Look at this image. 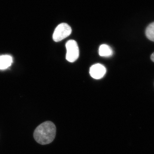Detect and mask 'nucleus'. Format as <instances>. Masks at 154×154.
<instances>
[{
    "label": "nucleus",
    "instance_id": "obj_4",
    "mask_svg": "<svg viewBox=\"0 0 154 154\" xmlns=\"http://www.w3.org/2000/svg\"><path fill=\"white\" fill-rule=\"evenodd\" d=\"M106 72V68L100 63L95 64L91 67L90 69L91 76L96 79H102L104 76Z\"/></svg>",
    "mask_w": 154,
    "mask_h": 154
},
{
    "label": "nucleus",
    "instance_id": "obj_7",
    "mask_svg": "<svg viewBox=\"0 0 154 154\" xmlns=\"http://www.w3.org/2000/svg\"><path fill=\"white\" fill-rule=\"evenodd\" d=\"M146 37L151 41L154 42V22L151 23L146 30Z\"/></svg>",
    "mask_w": 154,
    "mask_h": 154
},
{
    "label": "nucleus",
    "instance_id": "obj_6",
    "mask_svg": "<svg viewBox=\"0 0 154 154\" xmlns=\"http://www.w3.org/2000/svg\"><path fill=\"white\" fill-rule=\"evenodd\" d=\"M13 60L9 55H3L0 56V69H4L8 67L12 64Z\"/></svg>",
    "mask_w": 154,
    "mask_h": 154
},
{
    "label": "nucleus",
    "instance_id": "obj_5",
    "mask_svg": "<svg viewBox=\"0 0 154 154\" xmlns=\"http://www.w3.org/2000/svg\"><path fill=\"white\" fill-rule=\"evenodd\" d=\"M99 55L104 57H109L113 54V51L111 48L106 44H103L100 45L99 48Z\"/></svg>",
    "mask_w": 154,
    "mask_h": 154
},
{
    "label": "nucleus",
    "instance_id": "obj_2",
    "mask_svg": "<svg viewBox=\"0 0 154 154\" xmlns=\"http://www.w3.org/2000/svg\"><path fill=\"white\" fill-rule=\"evenodd\" d=\"M71 33L72 29L69 25L66 23H61L58 25L54 30L53 38L54 41L58 42L66 38Z\"/></svg>",
    "mask_w": 154,
    "mask_h": 154
},
{
    "label": "nucleus",
    "instance_id": "obj_3",
    "mask_svg": "<svg viewBox=\"0 0 154 154\" xmlns=\"http://www.w3.org/2000/svg\"><path fill=\"white\" fill-rule=\"evenodd\" d=\"M67 52L66 60L69 62H74L78 59L79 56V50L76 42L74 40H69L66 44Z\"/></svg>",
    "mask_w": 154,
    "mask_h": 154
},
{
    "label": "nucleus",
    "instance_id": "obj_8",
    "mask_svg": "<svg viewBox=\"0 0 154 154\" xmlns=\"http://www.w3.org/2000/svg\"><path fill=\"white\" fill-rule=\"evenodd\" d=\"M151 59L154 62V52L152 54L151 56Z\"/></svg>",
    "mask_w": 154,
    "mask_h": 154
},
{
    "label": "nucleus",
    "instance_id": "obj_1",
    "mask_svg": "<svg viewBox=\"0 0 154 154\" xmlns=\"http://www.w3.org/2000/svg\"><path fill=\"white\" fill-rule=\"evenodd\" d=\"M56 127L52 122L47 121L39 125L34 131L35 140L41 145L51 143L55 138Z\"/></svg>",
    "mask_w": 154,
    "mask_h": 154
}]
</instances>
